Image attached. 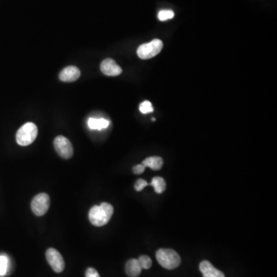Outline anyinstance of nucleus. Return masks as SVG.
<instances>
[{
	"mask_svg": "<svg viewBox=\"0 0 277 277\" xmlns=\"http://www.w3.org/2000/svg\"><path fill=\"white\" fill-rule=\"evenodd\" d=\"M85 277H100L97 270L94 268H88L85 271Z\"/></svg>",
	"mask_w": 277,
	"mask_h": 277,
	"instance_id": "obj_20",
	"label": "nucleus"
},
{
	"mask_svg": "<svg viewBox=\"0 0 277 277\" xmlns=\"http://www.w3.org/2000/svg\"><path fill=\"white\" fill-rule=\"evenodd\" d=\"M38 135V129L33 122H26L19 128L16 133V142L22 147H26L35 141Z\"/></svg>",
	"mask_w": 277,
	"mask_h": 277,
	"instance_id": "obj_3",
	"label": "nucleus"
},
{
	"mask_svg": "<svg viewBox=\"0 0 277 277\" xmlns=\"http://www.w3.org/2000/svg\"><path fill=\"white\" fill-rule=\"evenodd\" d=\"M87 124L90 129L102 130L108 127L110 122L105 119L89 118Z\"/></svg>",
	"mask_w": 277,
	"mask_h": 277,
	"instance_id": "obj_13",
	"label": "nucleus"
},
{
	"mask_svg": "<svg viewBox=\"0 0 277 277\" xmlns=\"http://www.w3.org/2000/svg\"><path fill=\"white\" fill-rule=\"evenodd\" d=\"M163 43L159 40H154L148 43L143 44L137 49V55L140 59H149L157 56L162 50Z\"/></svg>",
	"mask_w": 277,
	"mask_h": 277,
	"instance_id": "obj_4",
	"label": "nucleus"
},
{
	"mask_svg": "<svg viewBox=\"0 0 277 277\" xmlns=\"http://www.w3.org/2000/svg\"><path fill=\"white\" fill-rule=\"evenodd\" d=\"M145 169H146V167L143 166V164L136 165V166H135L133 168V173H134L136 175L142 174V173L144 172Z\"/></svg>",
	"mask_w": 277,
	"mask_h": 277,
	"instance_id": "obj_21",
	"label": "nucleus"
},
{
	"mask_svg": "<svg viewBox=\"0 0 277 277\" xmlns=\"http://www.w3.org/2000/svg\"><path fill=\"white\" fill-rule=\"evenodd\" d=\"M80 70L76 67H67L59 74V79L63 82H74L80 77Z\"/></svg>",
	"mask_w": 277,
	"mask_h": 277,
	"instance_id": "obj_9",
	"label": "nucleus"
},
{
	"mask_svg": "<svg viewBox=\"0 0 277 277\" xmlns=\"http://www.w3.org/2000/svg\"><path fill=\"white\" fill-rule=\"evenodd\" d=\"M148 186V183L143 179H139L135 183V190L138 192H140L145 187Z\"/></svg>",
	"mask_w": 277,
	"mask_h": 277,
	"instance_id": "obj_19",
	"label": "nucleus"
},
{
	"mask_svg": "<svg viewBox=\"0 0 277 277\" xmlns=\"http://www.w3.org/2000/svg\"><path fill=\"white\" fill-rule=\"evenodd\" d=\"M9 266V260L5 256H0V276L6 274Z\"/></svg>",
	"mask_w": 277,
	"mask_h": 277,
	"instance_id": "obj_15",
	"label": "nucleus"
},
{
	"mask_svg": "<svg viewBox=\"0 0 277 277\" xmlns=\"http://www.w3.org/2000/svg\"><path fill=\"white\" fill-rule=\"evenodd\" d=\"M199 270L203 277H225V275L220 270L213 267V264L208 260H203L199 264Z\"/></svg>",
	"mask_w": 277,
	"mask_h": 277,
	"instance_id": "obj_10",
	"label": "nucleus"
},
{
	"mask_svg": "<svg viewBox=\"0 0 277 277\" xmlns=\"http://www.w3.org/2000/svg\"><path fill=\"white\" fill-rule=\"evenodd\" d=\"M145 167H149L154 170H159L163 165V160L159 157H148L142 162Z\"/></svg>",
	"mask_w": 277,
	"mask_h": 277,
	"instance_id": "obj_12",
	"label": "nucleus"
},
{
	"mask_svg": "<svg viewBox=\"0 0 277 277\" xmlns=\"http://www.w3.org/2000/svg\"><path fill=\"white\" fill-rule=\"evenodd\" d=\"M157 261L166 270H174L181 263V258L175 250L171 249H159L156 254Z\"/></svg>",
	"mask_w": 277,
	"mask_h": 277,
	"instance_id": "obj_2",
	"label": "nucleus"
},
{
	"mask_svg": "<svg viewBox=\"0 0 277 277\" xmlns=\"http://www.w3.org/2000/svg\"><path fill=\"white\" fill-rule=\"evenodd\" d=\"M138 261L140 263L142 269L149 270V269L151 268L152 263H152L151 259L148 256L143 255V256H140V258L138 259Z\"/></svg>",
	"mask_w": 277,
	"mask_h": 277,
	"instance_id": "obj_16",
	"label": "nucleus"
},
{
	"mask_svg": "<svg viewBox=\"0 0 277 277\" xmlns=\"http://www.w3.org/2000/svg\"><path fill=\"white\" fill-rule=\"evenodd\" d=\"M151 186L154 187L155 192L158 194H162L166 188V182L164 180L163 178L159 177V176H157L153 179Z\"/></svg>",
	"mask_w": 277,
	"mask_h": 277,
	"instance_id": "obj_14",
	"label": "nucleus"
},
{
	"mask_svg": "<svg viewBox=\"0 0 277 277\" xmlns=\"http://www.w3.org/2000/svg\"><path fill=\"white\" fill-rule=\"evenodd\" d=\"M100 70L104 75L109 77H117L122 74L121 67L112 59H104L100 65Z\"/></svg>",
	"mask_w": 277,
	"mask_h": 277,
	"instance_id": "obj_8",
	"label": "nucleus"
},
{
	"mask_svg": "<svg viewBox=\"0 0 277 277\" xmlns=\"http://www.w3.org/2000/svg\"><path fill=\"white\" fill-rule=\"evenodd\" d=\"M140 110L142 114H147L154 112V107L152 103L149 101H144L140 104Z\"/></svg>",
	"mask_w": 277,
	"mask_h": 277,
	"instance_id": "obj_18",
	"label": "nucleus"
},
{
	"mask_svg": "<svg viewBox=\"0 0 277 277\" xmlns=\"http://www.w3.org/2000/svg\"><path fill=\"white\" fill-rule=\"evenodd\" d=\"M45 256L48 263L55 272L57 274L63 272L65 269V262L59 251L53 248H49L45 253Z\"/></svg>",
	"mask_w": 277,
	"mask_h": 277,
	"instance_id": "obj_7",
	"label": "nucleus"
},
{
	"mask_svg": "<svg viewBox=\"0 0 277 277\" xmlns=\"http://www.w3.org/2000/svg\"><path fill=\"white\" fill-rule=\"evenodd\" d=\"M141 266L136 259H131L126 264V273L129 277H137L142 272Z\"/></svg>",
	"mask_w": 277,
	"mask_h": 277,
	"instance_id": "obj_11",
	"label": "nucleus"
},
{
	"mask_svg": "<svg viewBox=\"0 0 277 277\" xmlns=\"http://www.w3.org/2000/svg\"><path fill=\"white\" fill-rule=\"evenodd\" d=\"M174 17V12L172 10H161L158 13V19L160 21H166Z\"/></svg>",
	"mask_w": 277,
	"mask_h": 277,
	"instance_id": "obj_17",
	"label": "nucleus"
},
{
	"mask_svg": "<svg viewBox=\"0 0 277 277\" xmlns=\"http://www.w3.org/2000/svg\"><path fill=\"white\" fill-rule=\"evenodd\" d=\"M114 212V207L108 202H103L100 206H92L89 210V221L96 227H103L109 223Z\"/></svg>",
	"mask_w": 277,
	"mask_h": 277,
	"instance_id": "obj_1",
	"label": "nucleus"
},
{
	"mask_svg": "<svg viewBox=\"0 0 277 277\" xmlns=\"http://www.w3.org/2000/svg\"><path fill=\"white\" fill-rule=\"evenodd\" d=\"M54 147L57 154L65 159H70L74 155V148L67 138L59 136L54 140Z\"/></svg>",
	"mask_w": 277,
	"mask_h": 277,
	"instance_id": "obj_6",
	"label": "nucleus"
},
{
	"mask_svg": "<svg viewBox=\"0 0 277 277\" xmlns=\"http://www.w3.org/2000/svg\"><path fill=\"white\" fill-rule=\"evenodd\" d=\"M50 206V199L48 194H40L34 197L31 202L33 213L37 216L45 215Z\"/></svg>",
	"mask_w": 277,
	"mask_h": 277,
	"instance_id": "obj_5",
	"label": "nucleus"
}]
</instances>
